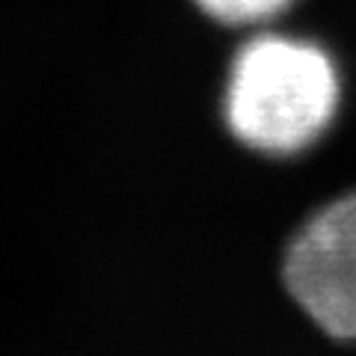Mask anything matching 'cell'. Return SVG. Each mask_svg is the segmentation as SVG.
<instances>
[{"label":"cell","instance_id":"1","mask_svg":"<svg viewBox=\"0 0 356 356\" xmlns=\"http://www.w3.org/2000/svg\"><path fill=\"white\" fill-rule=\"evenodd\" d=\"M339 102V65L324 44L288 33H259L232 60L222 110L243 146L294 154L332 125Z\"/></svg>","mask_w":356,"mask_h":356},{"label":"cell","instance_id":"2","mask_svg":"<svg viewBox=\"0 0 356 356\" xmlns=\"http://www.w3.org/2000/svg\"><path fill=\"white\" fill-rule=\"evenodd\" d=\"M294 303L339 341H356V191L321 208L285 252Z\"/></svg>","mask_w":356,"mask_h":356},{"label":"cell","instance_id":"3","mask_svg":"<svg viewBox=\"0 0 356 356\" xmlns=\"http://www.w3.org/2000/svg\"><path fill=\"white\" fill-rule=\"evenodd\" d=\"M202 13L226 27H255L276 21L297 0H193Z\"/></svg>","mask_w":356,"mask_h":356}]
</instances>
